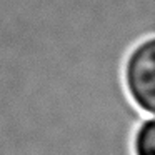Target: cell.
Instances as JSON below:
<instances>
[{"label": "cell", "instance_id": "obj_1", "mask_svg": "<svg viewBox=\"0 0 155 155\" xmlns=\"http://www.w3.org/2000/svg\"><path fill=\"white\" fill-rule=\"evenodd\" d=\"M124 87L135 107L145 115L155 114V38L147 37L128 50L122 68Z\"/></svg>", "mask_w": 155, "mask_h": 155}, {"label": "cell", "instance_id": "obj_2", "mask_svg": "<svg viewBox=\"0 0 155 155\" xmlns=\"http://www.w3.org/2000/svg\"><path fill=\"white\" fill-rule=\"evenodd\" d=\"M132 153L134 155H155V118L145 115L135 127L132 135Z\"/></svg>", "mask_w": 155, "mask_h": 155}]
</instances>
